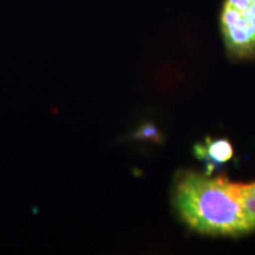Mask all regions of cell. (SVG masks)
Listing matches in <instances>:
<instances>
[{
  "instance_id": "1",
  "label": "cell",
  "mask_w": 255,
  "mask_h": 255,
  "mask_svg": "<svg viewBox=\"0 0 255 255\" xmlns=\"http://www.w3.org/2000/svg\"><path fill=\"white\" fill-rule=\"evenodd\" d=\"M171 202L180 219L200 234L239 237L255 231V181L238 183L181 170Z\"/></svg>"
},
{
  "instance_id": "2",
  "label": "cell",
  "mask_w": 255,
  "mask_h": 255,
  "mask_svg": "<svg viewBox=\"0 0 255 255\" xmlns=\"http://www.w3.org/2000/svg\"><path fill=\"white\" fill-rule=\"evenodd\" d=\"M220 32L227 55L234 60L255 58V0H223Z\"/></svg>"
},
{
  "instance_id": "3",
  "label": "cell",
  "mask_w": 255,
  "mask_h": 255,
  "mask_svg": "<svg viewBox=\"0 0 255 255\" xmlns=\"http://www.w3.org/2000/svg\"><path fill=\"white\" fill-rule=\"evenodd\" d=\"M196 151L199 156H209V158L216 163H226L233 157V146L227 139L223 138L209 142L206 150H203L202 146H196Z\"/></svg>"
},
{
  "instance_id": "4",
  "label": "cell",
  "mask_w": 255,
  "mask_h": 255,
  "mask_svg": "<svg viewBox=\"0 0 255 255\" xmlns=\"http://www.w3.org/2000/svg\"><path fill=\"white\" fill-rule=\"evenodd\" d=\"M131 137L135 139H150V141L155 142L159 141L157 130H156V128L151 123L143 124L132 133Z\"/></svg>"
}]
</instances>
